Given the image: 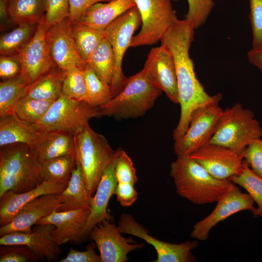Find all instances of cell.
I'll return each mask as SVG.
<instances>
[{
    "label": "cell",
    "mask_w": 262,
    "mask_h": 262,
    "mask_svg": "<svg viewBox=\"0 0 262 262\" xmlns=\"http://www.w3.org/2000/svg\"><path fill=\"white\" fill-rule=\"evenodd\" d=\"M194 29L186 19H178L164 34L161 45L168 49L174 61L177 77L180 114L173 132L174 141L186 131L193 112L199 107L219 102L222 94L209 95L197 79L189 53L194 38Z\"/></svg>",
    "instance_id": "cell-1"
},
{
    "label": "cell",
    "mask_w": 262,
    "mask_h": 262,
    "mask_svg": "<svg viewBox=\"0 0 262 262\" xmlns=\"http://www.w3.org/2000/svg\"><path fill=\"white\" fill-rule=\"evenodd\" d=\"M170 176L177 193L192 203L204 205L217 202L234 183L212 176L189 155H178L171 164Z\"/></svg>",
    "instance_id": "cell-2"
},
{
    "label": "cell",
    "mask_w": 262,
    "mask_h": 262,
    "mask_svg": "<svg viewBox=\"0 0 262 262\" xmlns=\"http://www.w3.org/2000/svg\"><path fill=\"white\" fill-rule=\"evenodd\" d=\"M40 167L31 146L16 143L0 147V196L9 190L19 194L36 187L43 181Z\"/></svg>",
    "instance_id": "cell-3"
},
{
    "label": "cell",
    "mask_w": 262,
    "mask_h": 262,
    "mask_svg": "<svg viewBox=\"0 0 262 262\" xmlns=\"http://www.w3.org/2000/svg\"><path fill=\"white\" fill-rule=\"evenodd\" d=\"M162 92L142 70L128 78L125 87L118 94L98 107L100 117L129 118L142 116L153 106Z\"/></svg>",
    "instance_id": "cell-4"
},
{
    "label": "cell",
    "mask_w": 262,
    "mask_h": 262,
    "mask_svg": "<svg viewBox=\"0 0 262 262\" xmlns=\"http://www.w3.org/2000/svg\"><path fill=\"white\" fill-rule=\"evenodd\" d=\"M76 162L82 168L87 187L93 196L102 174L114 160L115 151L102 135L86 124L74 135Z\"/></svg>",
    "instance_id": "cell-5"
},
{
    "label": "cell",
    "mask_w": 262,
    "mask_h": 262,
    "mask_svg": "<svg viewBox=\"0 0 262 262\" xmlns=\"http://www.w3.org/2000/svg\"><path fill=\"white\" fill-rule=\"evenodd\" d=\"M262 137V128L253 113L236 103L223 111L209 143L243 152L253 141Z\"/></svg>",
    "instance_id": "cell-6"
},
{
    "label": "cell",
    "mask_w": 262,
    "mask_h": 262,
    "mask_svg": "<svg viewBox=\"0 0 262 262\" xmlns=\"http://www.w3.org/2000/svg\"><path fill=\"white\" fill-rule=\"evenodd\" d=\"M100 117L99 108L91 106L84 101L72 100L62 93L44 115L32 125L40 132L63 130L74 135L90 119Z\"/></svg>",
    "instance_id": "cell-7"
},
{
    "label": "cell",
    "mask_w": 262,
    "mask_h": 262,
    "mask_svg": "<svg viewBox=\"0 0 262 262\" xmlns=\"http://www.w3.org/2000/svg\"><path fill=\"white\" fill-rule=\"evenodd\" d=\"M171 0H134L140 14L142 27L133 36L130 47L151 45L160 41L178 20Z\"/></svg>",
    "instance_id": "cell-8"
},
{
    "label": "cell",
    "mask_w": 262,
    "mask_h": 262,
    "mask_svg": "<svg viewBox=\"0 0 262 262\" xmlns=\"http://www.w3.org/2000/svg\"><path fill=\"white\" fill-rule=\"evenodd\" d=\"M141 24L136 6L120 16L106 29V36L112 46L115 59V68L110 87L113 98L125 87L128 78L124 74L122 63L124 54L130 47L133 34Z\"/></svg>",
    "instance_id": "cell-9"
},
{
    "label": "cell",
    "mask_w": 262,
    "mask_h": 262,
    "mask_svg": "<svg viewBox=\"0 0 262 262\" xmlns=\"http://www.w3.org/2000/svg\"><path fill=\"white\" fill-rule=\"evenodd\" d=\"M218 103H209L198 107L193 112L186 131L174 141L173 148L177 156L189 155L209 142L224 111Z\"/></svg>",
    "instance_id": "cell-10"
},
{
    "label": "cell",
    "mask_w": 262,
    "mask_h": 262,
    "mask_svg": "<svg viewBox=\"0 0 262 262\" xmlns=\"http://www.w3.org/2000/svg\"><path fill=\"white\" fill-rule=\"evenodd\" d=\"M121 233L138 237L152 246L157 253L154 262H193L196 258L192 251L198 246L197 241L172 244L160 240L149 234V231L130 214L122 213L118 222Z\"/></svg>",
    "instance_id": "cell-11"
},
{
    "label": "cell",
    "mask_w": 262,
    "mask_h": 262,
    "mask_svg": "<svg viewBox=\"0 0 262 262\" xmlns=\"http://www.w3.org/2000/svg\"><path fill=\"white\" fill-rule=\"evenodd\" d=\"M189 156L220 180H230L240 175L244 168L243 152L217 144H206Z\"/></svg>",
    "instance_id": "cell-12"
},
{
    "label": "cell",
    "mask_w": 262,
    "mask_h": 262,
    "mask_svg": "<svg viewBox=\"0 0 262 262\" xmlns=\"http://www.w3.org/2000/svg\"><path fill=\"white\" fill-rule=\"evenodd\" d=\"M46 33L43 17L31 40L14 56L21 65L20 74L29 85L55 66L50 56Z\"/></svg>",
    "instance_id": "cell-13"
},
{
    "label": "cell",
    "mask_w": 262,
    "mask_h": 262,
    "mask_svg": "<svg viewBox=\"0 0 262 262\" xmlns=\"http://www.w3.org/2000/svg\"><path fill=\"white\" fill-rule=\"evenodd\" d=\"M217 202L210 214L195 224L190 234L192 238L205 241L212 229L219 222L239 212L249 211L253 213L256 209L251 196L242 192L235 184Z\"/></svg>",
    "instance_id": "cell-14"
},
{
    "label": "cell",
    "mask_w": 262,
    "mask_h": 262,
    "mask_svg": "<svg viewBox=\"0 0 262 262\" xmlns=\"http://www.w3.org/2000/svg\"><path fill=\"white\" fill-rule=\"evenodd\" d=\"M118 226L105 219L96 225L89 236L100 252L101 262H125L132 251L142 248L145 243L134 244L131 238L124 237Z\"/></svg>",
    "instance_id": "cell-15"
},
{
    "label": "cell",
    "mask_w": 262,
    "mask_h": 262,
    "mask_svg": "<svg viewBox=\"0 0 262 262\" xmlns=\"http://www.w3.org/2000/svg\"><path fill=\"white\" fill-rule=\"evenodd\" d=\"M142 70L147 78L164 92L171 101L179 103L175 65L168 49L162 45L152 48Z\"/></svg>",
    "instance_id": "cell-16"
},
{
    "label": "cell",
    "mask_w": 262,
    "mask_h": 262,
    "mask_svg": "<svg viewBox=\"0 0 262 262\" xmlns=\"http://www.w3.org/2000/svg\"><path fill=\"white\" fill-rule=\"evenodd\" d=\"M51 59L55 66L66 71L83 69L87 66L76 46L68 17L49 27L46 33Z\"/></svg>",
    "instance_id": "cell-17"
},
{
    "label": "cell",
    "mask_w": 262,
    "mask_h": 262,
    "mask_svg": "<svg viewBox=\"0 0 262 262\" xmlns=\"http://www.w3.org/2000/svg\"><path fill=\"white\" fill-rule=\"evenodd\" d=\"M52 224H36L28 232L16 231L0 236V245H23L29 247L39 258L54 262L58 259L62 250L54 241Z\"/></svg>",
    "instance_id": "cell-18"
},
{
    "label": "cell",
    "mask_w": 262,
    "mask_h": 262,
    "mask_svg": "<svg viewBox=\"0 0 262 262\" xmlns=\"http://www.w3.org/2000/svg\"><path fill=\"white\" fill-rule=\"evenodd\" d=\"M90 213L89 209L84 208L64 212L55 211L36 224L54 225L55 228L52 236L59 246L68 242H77L82 240Z\"/></svg>",
    "instance_id": "cell-19"
},
{
    "label": "cell",
    "mask_w": 262,
    "mask_h": 262,
    "mask_svg": "<svg viewBox=\"0 0 262 262\" xmlns=\"http://www.w3.org/2000/svg\"><path fill=\"white\" fill-rule=\"evenodd\" d=\"M61 204L59 194L45 195L23 206L12 220L0 227V236L11 232H30L41 219L57 211Z\"/></svg>",
    "instance_id": "cell-20"
},
{
    "label": "cell",
    "mask_w": 262,
    "mask_h": 262,
    "mask_svg": "<svg viewBox=\"0 0 262 262\" xmlns=\"http://www.w3.org/2000/svg\"><path fill=\"white\" fill-rule=\"evenodd\" d=\"M115 158L104 170L93 196L90 213L82 240L89 235L91 230L98 224L105 219L112 221L113 218L108 212L107 207L110 199L115 195L118 183L115 172Z\"/></svg>",
    "instance_id": "cell-21"
},
{
    "label": "cell",
    "mask_w": 262,
    "mask_h": 262,
    "mask_svg": "<svg viewBox=\"0 0 262 262\" xmlns=\"http://www.w3.org/2000/svg\"><path fill=\"white\" fill-rule=\"evenodd\" d=\"M66 186L43 181L33 189L21 193L9 190L0 196V226L10 223L20 209L35 198L50 194H60Z\"/></svg>",
    "instance_id": "cell-22"
},
{
    "label": "cell",
    "mask_w": 262,
    "mask_h": 262,
    "mask_svg": "<svg viewBox=\"0 0 262 262\" xmlns=\"http://www.w3.org/2000/svg\"><path fill=\"white\" fill-rule=\"evenodd\" d=\"M32 147L40 163L65 155L76 159L74 135L65 131L42 132L38 141Z\"/></svg>",
    "instance_id": "cell-23"
},
{
    "label": "cell",
    "mask_w": 262,
    "mask_h": 262,
    "mask_svg": "<svg viewBox=\"0 0 262 262\" xmlns=\"http://www.w3.org/2000/svg\"><path fill=\"white\" fill-rule=\"evenodd\" d=\"M134 0H112L91 6L78 21L91 28L105 30L115 19L135 6Z\"/></svg>",
    "instance_id": "cell-24"
},
{
    "label": "cell",
    "mask_w": 262,
    "mask_h": 262,
    "mask_svg": "<svg viewBox=\"0 0 262 262\" xmlns=\"http://www.w3.org/2000/svg\"><path fill=\"white\" fill-rule=\"evenodd\" d=\"M59 195L61 204L56 211H68L82 208L90 210L93 196L87 187L82 168L77 162L67 186Z\"/></svg>",
    "instance_id": "cell-25"
},
{
    "label": "cell",
    "mask_w": 262,
    "mask_h": 262,
    "mask_svg": "<svg viewBox=\"0 0 262 262\" xmlns=\"http://www.w3.org/2000/svg\"><path fill=\"white\" fill-rule=\"evenodd\" d=\"M42 132L32 124L9 114L0 118V146L24 143L33 147L38 141Z\"/></svg>",
    "instance_id": "cell-26"
},
{
    "label": "cell",
    "mask_w": 262,
    "mask_h": 262,
    "mask_svg": "<svg viewBox=\"0 0 262 262\" xmlns=\"http://www.w3.org/2000/svg\"><path fill=\"white\" fill-rule=\"evenodd\" d=\"M65 71L55 66L30 85L26 96L39 100L54 101L62 93Z\"/></svg>",
    "instance_id": "cell-27"
},
{
    "label": "cell",
    "mask_w": 262,
    "mask_h": 262,
    "mask_svg": "<svg viewBox=\"0 0 262 262\" xmlns=\"http://www.w3.org/2000/svg\"><path fill=\"white\" fill-rule=\"evenodd\" d=\"M46 11V0H9L7 12L13 23L38 24Z\"/></svg>",
    "instance_id": "cell-28"
},
{
    "label": "cell",
    "mask_w": 262,
    "mask_h": 262,
    "mask_svg": "<svg viewBox=\"0 0 262 262\" xmlns=\"http://www.w3.org/2000/svg\"><path fill=\"white\" fill-rule=\"evenodd\" d=\"M86 65L103 82L110 85L115 68V59L106 36L85 61Z\"/></svg>",
    "instance_id": "cell-29"
},
{
    "label": "cell",
    "mask_w": 262,
    "mask_h": 262,
    "mask_svg": "<svg viewBox=\"0 0 262 262\" xmlns=\"http://www.w3.org/2000/svg\"><path fill=\"white\" fill-rule=\"evenodd\" d=\"M76 166V159L71 155L56 157L40 163L42 181L67 186Z\"/></svg>",
    "instance_id": "cell-30"
},
{
    "label": "cell",
    "mask_w": 262,
    "mask_h": 262,
    "mask_svg": "<svg viewBox=\"0 0 262 262\" xmlns=\"http://www.w3.org/2000/svg\"><path fill=\"white\" fill-rule=\"evenodd\" d=\"M70 28L78 51L85 62L106 36L105 30H95L78 21H70Z\"/></svg>",
    "instance_id": "cell-31"
},
{
    "label": "cell",
    "mask_w": 262,
    "mask_h": 262,
    "mask_svg": "<svg viewBox=\"0 0 262 262\" xmlns=\"http://www.w3.org/2000/svg\"><path fill=\"white\" fill-rule=\"evenodd\" d=\"M30 85L22 76L0 83V117L12 114L17 102L25 96Z\"/></svg>",
    "instance_id": "cell-32"
},
{
    "label": "cell",
    "mask_w": 262,
    "mask_h": 262,
    "mask_svg": "<svg viewBox=\"0 0 262 262\" xmlns=\"http://www.w3.org/2000/svg\"><path fill=\"white\" fill-rule=\"evenodd\" d=\"M38 24H20L2 35L0 39V55H16L33 36Z\"/></svg>",
    "instance_id": "cell-33"
},
{
    "label": "cell",
    "mask_w": 262,
    "mask_h": 262,
    "mask_svg": "<svg viewBox=\"0 0 262 262\" xmlns=\"http://www.w3.org/2000/svg\"><path fill=\"white\" fill-rule=\"evenodd\" d=\"M86 84L84 101L94 107H99L113 98L110 86L102 81L87 65L83 69Z\"/></svg>",
    "instance_id": "cell-34"
},
{
    "label": "cell",
    "mask_w": 262,
    "mask_h": 262,
    "mask_svg": "<svg viewBox=\"0 0 262 262\" xmlns=\"http://www.w3.org/2000/svg\"><path fill=\"white\" fill-rule=\"evenodd\" d=\"M230 180L245 189L256 203L257 207L253 213V217L262 218V178L254 173L244 160L242 172Z\"/></svg>",
    "instance_id": "cell-35"
},
{
    "label": "cell",
    "mask_w": 262,
    "mask_h": 262,
    "mask_svg": "<svg viewBox=\"0 0 262 262\" xmlns=\"http://www.w3.org/2000/svg\"><path fill=\"white\" fill-rule=\"evenodd\" d=\"M53 102L25 96L16 104L12 114L26 123L34 124L44 115Z\"/></svg>",
    "instance_id": "cell-36"
},
{
    "label": "cell",
    "mask_w": 262,
    "mask_h": 262,
    "mask_svg": "<svg viewBox=\"0 0 262 262\" xmlns=\"http://www.w3.org/2000/svg\"><path fill=\"white\" fill-rule=\"evenodd\" d=\"M62 94L74 100H85L86 84L82 69L73 67L65 71Z\"/></svg>",
    "instance_id": "cell-37"
},
{
    "label": "cell",
    "mask_w": 262,
    "mask_h": 262,
    "mask_svg": "<svg viewBox=\"0 0 262 262\" xmlns=\"http://www.w3.org/2000/svg\"><path fill=\"white\" fill-rule=\"evenodd\" d=\"M188 10L186 19L195 30L206 21L214 6L213 0H187Z\"/></svg>",
    "instance_id": "cell-38"
},
{
    "label": "cell",
    "mask_w": 262,
    "mask_h": 262,
    "mask_svg": "<svg viewBox=\"0 0 262 262\" xmlns=\"http://www.w3.org/2000/svg\"><path fill=\"white\" fill-rule=\"evenodd\" d=\"M115 168L118 183L135 184L137 181L136 170L131 158L123 150H116Z\"/></svg>",
    "instance_id": "cell-39"
},
{
    "label": "cell",
    "mask_w": 262,
    "mask_h": 262,
    "mask_svg": "<svg viewBox=\"0 0 262 262\" xmlns=\"http://www.w3.org/2000/svg\"><path fill=\"white\" fill-rule=\"evenodd\" d=\"M39 258L23 245H0V262H36Z\"/></svg>",
    "instance_id": "cell-40"
},
{
    "label": "cell",
    "mask_w": 262,
    "mask_h": 262,
    "mask_svg": "<svg viewBox=\"0 0 262 262\" xmlns=\"http://www.w3.org/2000/svg\"><path fill=\"white\" fill-rule=\"evenodd\" d=\"M69 0H46L44 21L47 31L51 26L69 17Z\"/></svg>",
    "instance_id": "cell-41"
},
{
    "label": "cell",
    "mask_w": 262,
    "mask_h": 262,
    "mask_svg": "<svg viewBox=\"0 0 262 262\" xmlns=\"http://www.w3.org/2000/svg\"><path fill=\"white\" fill-rule=\"evenodd\" d=\"M252 48L262 46V0H249Z\"/></svg>",
    "instance_id": "cell-42"
},
{
    "label": "cell",
    "mask_w": 262,
    "mask_h": 262,
    "mask_svg": "<svg viewBox=\"0 0 262 262\" xmlns=\"http://www.w3.org/2000/svg\"><path fill=\"white\" fill-rule=\"evenodd\" d=\"M244 160L252 171L262 178V139L253 141L243 152Z\"/></svg>",
    "instance_id": "cell-43"
},
{
    "label": "cell",
    "mask_w": 262,
    "mask_h": 262,
    "mask_svg": "<svg viewBox=\"0 0 262 262\" xmlns=\"http://www.w3.org/2000/svg\"><path fill=\"white\" fill-rule=\"evenodd\" d=\"M96 245L93 242L89 244L85 251H78L70 248L66 257L60 262H101L99 255L95 251Z\"/></svg>",
    "instance_id": "cell-44"
},
{
    "label": "cell",
    "mask_w": 262,
    "mask_h": 262,
    "mask_svg": "<svg viewBox=\"0 0 262 262\" xmlns=\"http://www.w3.org/2000/svg\"><path fill=\"white\" fill-rule=\"evenodd\" d=\"M21 65L14 56L0 55V77L3 80L14 78L20 74Z\"/></svg>",
    "instance_id": "cell-45"
},
{
    "label": "cell",
    "mask_w": 262,
    "mask_h": 262,
    "mask_svg": "<svg viewBox=\"0 0 262 262\" xmlns=\"http://www.w3.org/2000/svg\"><path fill=\"white\" fill-rule=\"evenodd\" d=\"M134 184L130 183H118L115 195L117 200L123 207L131 206L137 200L138 193Z\"/></svg>",
    "instance_id": "cell-46"
},
{
    "label": "cell",
    "mask_w": 262,
    "mask_h": 262,
    "mask_svg": "<svg viewBox=\"0 0 262 262\" xmlns=\"http://www.w3.org/2000/svg\"><path fill=\"white\" fill-rule=\"evenodd\" d=\"M112 0H69L70 21H78L81 16L94 4L103 1Z\"/></svg>",
    "instance_id": "cell-47"
},
{
    "label": "cell",
    "mask_w": 262,
    "mask_h": 262,
    "mask_svg": "<svg viewBox=\"0 0 262 262\" xmlns=\"http://www.w3.org/2000/svg\"><path fill=\"white\" fill-rule=\"evenodd\" d=\"M247 56L250 63L257 67L262 73V46L252 48L248 52Z\"/></svg>",
    "instance_id": "cell-48"
},
{
    "label": "cell",
    "mask_w": 262,
    "mask_h": 262,
    "mask_svg": "<svg viewBox=\"0 0 262 262\" xmlns=\"http://www.w3.org/2000/svg\"><path fill=\"white\" fill-rule=\"evenodd\" d=\"M171 0L177 1V0Z\"/></svg>",
    "instance_id": "cell-49"
}]
</instances>
